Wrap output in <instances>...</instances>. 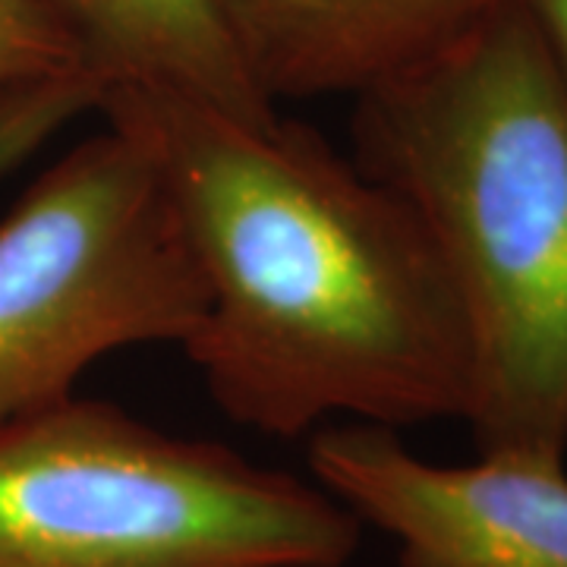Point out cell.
Here are the masks:
<instances>
[{
  "label": "cell",
  "instance_id": "obj_7",
  "mask_svg": "<svg viewBox=\"0 0 567 567\" xmlns=\"http://www.w3.org/2000/svg\"><path fill=\"white\" fill-rule=\"evenodd\" d=\"M82 73L107 89H145L268 121L281 107L256 85L218 0H41Z\"/></svg>",
  "mask_w": 567,
  "mask_h": 567
},
{
  "label": "cell",
  "instance_id": "obj_4",
  "mask_svg": "<svg viewBox=\"0 0 567 567\" xmlns=\"http://www.w3.org/2000/svg\"><path fill=\"white\" fill-rule=\"evenodd\" d=\"M205 287L148 155L104 123L0 218V423L61 404L126 347H183Z\"/></svg>",
  "mask_w": 567,
  "mask_h": 567
},
{
  "label": "cell",
  "instance_id": "obj_6",
  "mask_svg": "<svg viewBox=\"0 0 567 567\" xmlns=\"http://www.w3.org/2000/svg\"><path fill=\"white\" fill-rule=\"evenodd\" d=\"M514 0H218L275 104L357 99L429 61Z\"/></svg>",
  "mask_w": 567,
  "mask_h": 567
},
{
  "label": "cell",
  "instance_id": "obj_1",
  "mask_svg": "<svg viewBox=\"0 0 567 567\" xmlns=\"http://www.w3.org/2000/svg\"><path fill=\"white\" fill-rule=\"evenodd\" d=\"M155 164L205 287L181 347L230 423L303 439L331 423L464 420L470 341L423 224L319 130L145 89L99 95Z\"/></svg>",
  "mask_w": 567,
  "mask_h": 567
},
{
  "label": "cell",
  "instance_id": "obj_8",
  "mask_svg": "<svg viewBox=\"0 0 567 567\" xmlns=\"http://www.w3.org/2000/svg\"><path fill=\"white\" fill-rule=\"evenodd\" d=\"M63 80L89 76L82 73L70 39L41 7V0H0V107L25 92Z\"/></svg>",
  "mask_w": 567,
  "mask_h": 567
},
{
  "label": "cell",
  "instance_id": "obj_10",
  "mask_svg": "<svg viewBox=\"0 0 567 567\" xmlns=\"http://www.w3.org/2000/svg\"><path fill=\"white\" fill-rule=\"evenodd\" d=\"M567 82V0H524Z\"/></svg>",
  "mask_w": 567,
  "mask_h": 567
},
{
  "label": "cell",
  "instance_id": "obj_5",
  "mask_svg": "<svg viewBox=\"0 0 567 567\" xmlns=\"http://www.w3.org/2000/svg\"><path fill=\"white\" fill-rule=\"evenodd\" d=\"M309 476L401 567H567V461L480 454L435 464L394 429L331 423L309 435Z\"/></svg>",
  "mask_w": 567,
  "mask_h": 567
},
{
  "label": "cell",
  "instance_id": "obj_9",
  "mask_svg": "<svg viewBox=\"0 0 567 567\" xmlns=\"http://www.w3.org/2000/svg\"><path fill=\"white\" fill-rule=\"evenodd\" d=\"M95 85L85 80H63L25 92L0 107V177L20 167L54 133L85 111H95Z\"/></svg>",
  "mask_w": 567,
  "mask_h": 567
},
{
  "label": "cell",
  "instance_id": "obj_3",
  "mask_svg": "<svg viewBox=\"0 0 567 567\" xmlns=\"http://www.w3.org/2000/svg\"><path fill=\"white\" fill-rule=\"evenodd\" d=\"M363 529L312 476L111 401L0 423V567H347Z\"/></svg>",
  "mask_w": 567,
  "mask_h": 567
},
{
  "label": "cell",
  "instance_id": "obj_2",
  "mask_svg": "<svg viewBox=\"0 0 567 567\" xmlns=\"http://www.w3.org/2000/svg\"><path fill=\"white\" fill-rule=\"evenodd\" d=\"M350 140L454 287L476 454L567 461V82L527 3L357 95Z\"/></svg>",
  "mask_w": 567,
  "mask_h": 567
}]
</instances>
